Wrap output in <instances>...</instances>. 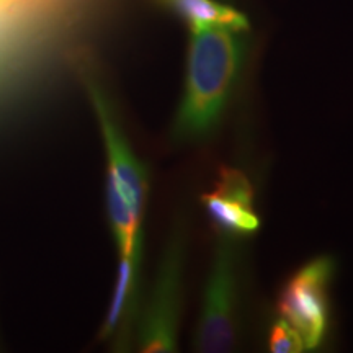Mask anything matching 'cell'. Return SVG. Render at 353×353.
I'll list each match as a JSON object with an SVG mask.
<instances>
[{"label": "cell", "instance_id": "6da1fadb", "mask_svg": "<svg viewBox=\"0 0 353 353\" xmlns=\"http://www.w3.org/2000/svg\"><path fill=\"white\" fill-rule=\"evenodd\" d=\"M241 64L239 32L221 26L190 32L183 94L172 128L176 141L193 143L216 130L232 99Z\"/></svg>", "mask_w": 353, "mask_h": 353}, {"label": "cell", "instance_id": "7a4b0ae2", "mask_svg": "<svg viewBox=\"0 0 353 353\" xmlns=\"http://www.w3.org/2000/svg\"><path fill=\"white\" fill-rule=\"evenodd\" d=\"M87 88L107 152V210L118 254L120 257L139 254L149 192L148 172L132 152L105 92L95 82H88Z\"/></svg>", "mask_w": 353, "mask_h": 353}, {"label": "cell", "instance_id": "3957f363", "mask_svg": "<svg viewBox=\"0 0 353 353\" xmlns=\"http://www.w3.org/2000/svg\"><path fill=\"white\" fill-rule=\"evenodd\" d=\"M236 239L218 236L203 291L195 348L205 353L232 350L239 332V267Z\"/></svg>", "mask_w": 353, "mask_h": 353}, {"label": "cell", "instance_id": "277c9868", "mask_svg": "<svg viewBox=\"0 0 353 353\" xmlns=\"http://www.w3.org/2000/svg\"><path fill=\"white\" fill-rule=\"evenodd\" d=\"M185 236L182 228L172 231L145 306L138 334V347L144 353L176 350L183 303Z\"/></svg>", "mask_w": 353, "mask_h": 353}, {"label": "cell", "instance_id": "5b68a950", "mask_svg": "<svg viewBox=\"0 0 353 353\" xmlns=\"http://www.w3.org/2000/svg\"><path fill=\"white\" fill-rule=\"evenodd\" d=\"M332 275L334 260L321 255L298 268L278 294V312L301 337L304 350L319 348L329 334Z\"/></svg>", "mask_w": 353, "mask_h": 353}, {"label": "cell", "instance_id": "8992f818", "mask_svg": "<svg viewBox=\"0 0 353 353\" xmlns=\"http://www.w3.org/2000/svg\"><path fill=\"white\" fill-rule=\"evenodd\" d=\"M201 203L218 236L239 241L260 229L254 187L239 169L223 167L211 192L201 196Z\"/></svg>", "mask_w": 353, "mask_h": 353}, {"label": "cell", "instance_id": "52a82bcc", "mask_svg": "<svg viewBox=\"0 0 353 353\" xmlns=\"http://www.w3.org/2000/svg\"><path fill=\"white\" fill-rule=\"evenodd\" d=\"M159 2L176 13L188 25L190 32L221 26L241 33L249 28V21L244 13L218 0H159Z\"/></svg>", "mask_w": 353, "mask_h": 353}, {"label": "cell", "instance_id": "ba28073f", "mask_svg": "<svg viewBox=\"0 0 353 353\" xmlns=\"http://www.w3.org/2000/svg\"><path fill=\"white\" fill-rule=\"evenodd\" d=\"M141 252L132 255H121L118 263L117 281H114L113 296L101 327V339H110L120 332L128 316L134 309L136 294L139 285Z\"/></svg>", "mask_w": 353, "mask_h": 353}, {"label": "cell", "instance_id": "9c48e42d", "mask_svg": "<svg viewBox=\"0 0 353 353\" xmlns=\"http://www.w3.org/2000/svg\"><path fill=\"white\" fill-rule=\"evenodd\" d=\"M268 350L273 353H301L304 343L294 330L285 319H276L272 325L270 335H268Z\"/></svg>", "mask_w": 353, "mask_h": 353}]
</instances>
